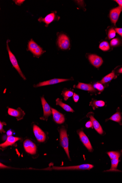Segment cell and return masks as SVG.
<instances>
[{"label":"cell","instance_id":"cell-19","mask_svg":"<svg viewBox=\"0 0 122 183\" xmlns=\"http://www.w3.org/2000/svg\"><path fill=\"white\" fill-rule=\"evenodd\" d=\"M119 162V159H111V169L107 170L106 172H119L120 171L117 169L118 165Z\"/></svg>","mask_w":122,"mask_h":183},{"label":"cell","instance_id":"cell-25","mask_svg":"<svg viewBox=\"0 0 122 183\" xmlns=\"http://www.w3.org/2000/svg\"><path fill=\"white\" fill-rule=\"evenodd\" d=\"M111 159H119L120 156V153L117 151H110L107 153Z\"/></svg>","mask_w":122,"mask_h":183},{"label":"cell","instance_id":"cell-37","mask_svg":"<svg viewBox=\"0 0 122 183\" xmlns=\"http://www.w3.org/2000/svg\"><path fill=\"white\" fill-rule=\"evenodd\" d=\"M7 133L8 136H12V135H13V132L10 130H8Z\"/></svg>","mask_w":122,"mask_h":183},{"label":"cell","instance_id":"cell-30","mask_svg":"<svg viewBox=\"0 0 122 183\" xmlns=\"http://www.w3.org/2000/svg\"><path fill=\"white\" fill-rule=\"evenodd\" d=\"M95 88L100 91H102L104 89V87L103 85L100 83H97L94 85Z\"/></svg>","mask_w":122,"mask_h":183},{"label":"cell","instance_id":"cell-12","mask_svg":"<svg viewBox=\"0 0 122 183\" xmlns=\"http://www.w3.org/2000/svg\"><path fill=\"white\" fill-rule=\"evenodd\" d=\"M53 115V119L54 121L58 124H62L65 121V117L63 114L60 113L56 110L51 108Z\"/></svg>","mask_w":122,"mask_h":183},{"label":"cell","instance_id":"cell-31","mask_svg":"<svg viewBox=\"0 0 122 183\" xmlns=\"http://www.w3.org/2000/svg\"><path fill=\"white\" fill-rule=\"evenodd\" d=\"M4 125H7V124L5 122H0V132L1 133H5V131L3 129V126Z\"/></svg>","mask_w":122,"mask_h":183},{"label":"cell","instance_id":"cell-24","mask_svg":"<svg viewBox=\"0 0 122 183\" xmlns=\"http://www.w3.org/2000/svg\"><path fill=\"white\" fill-rule=\"evenodd\" d=\"M90 105L92 106L94 109L95 108L103 107L105 105V103L104 101L101 100L94 101H93L92 103H91Z\"/></svg>","mask_w":122,"mask_h":183},{"label":"cell","instance_id":"cell-29","mask_svg":"<svg viewBox=\"0 0 122 183\" xmlns=\"http://www.w3.org/2000/svg\"><path fill=\"white\" fill-rule=\"evenodd\" d=\"M116 32L113 28H111L109 31L108 33V37L109 39H113L115 37Z\"/></svg>","mask_w":122,"mask_h":183},{"label":"cell","instance_id":"cell-5","mask_svg":"<svg viewBox=\"0 0 122 183\" xmlns=\"http://www.w3.org/2000/svg\"><path fill=\"white\" fill-rule=\"evenodd\" d=\"M41 103L43 106L44 114L43 117L40 118V119L42 120H46L47 121L49 116L52 114L51 108L48 103L47 102L44 97L41 98Z\"/></svg>","mask_w":122,"mask_h":183},{"label":"cell","instance_id":"cell-28","mask_svg":"<svg viewBox=\"0 0 122 183\" xmlns=\"http://www.w3.org/2000/svg\"><path fill=\"white\" fill-rule=\"evenodd\" d=\"M120 43V39L118 38L113 39L111 41L110 44L111 46L115 47L118 46Z\"/></svg>","mask_w":122,"mask_h":183},{"label":"cell","instance_id":"cell-11","mask_svg":"<svg viewBox=\"0 0 122 183\" xmlns=\"http://www.w3.org/2000/svg\"><path fill=\"white\" fill-rule=\"evenodd\" d=\"M88 60L93 66L98 68L102 65L103 60L102 58L98 55L91 54L88 56Z\"/></svg>","mask_w":122,"mask_h":183},{"label":"cell","instance_id":"cell-9","mask_svg":"<svg viewBox=\"0 0 122 183\" xmlns=\"http://www.w3.org/2000/svg\"><path fill=\"white\" fill-rule=\"evenodd\" d=\"M122 11V8L120 6L111 10L110 12V18L112 23L115 25Z\"/></svg>","mask_w":122,"mask_h":183},{"label":"cell","instance_id":"cell-34","mask_svg":"<svg viewBox=\"0 0 122 183\" xmlns=\"http://www.w3.org/2000/svg\"><path fill=\"white\" fill-rule=\"evenodd\" d=\"M115 30L118 34L122 37V28H116L115 29Z\"/></svg>","mask_w":122,"mask_h":183},{"label":"cell","instance_id":"cell-16","mask_svg":"<svg viewBox=\"0 0 122 183\" xmlns=\"http://www.w3.org/2000/svg\"><path fill=\"white\" fill-rule=\"evenodd\" d=\"M76 88L82 90L90 91V92H95L96 91L92 85L82 83H79L78 85L76 86Z\"/></svg>","mask_w":122,"mask_h":183},{"label":"cell","instance_id":"cell-18","mask_svg":"<svg viewBox=\"0 0 122 183\" xmlns=\"http://www.w3.org/2000/svg\"><path fill=\"white\" fill-rule=\"evenodd\" d=\"M56 105H59L63 108L65 111L68 112H74V111L72 108L66 104L62 102V99L57 98L56 100Z\"/></svg>","mask_w":122,"mask_h":183},{"label":"cell","instance_id":"cell-2","mask_svg":"<svg viewBox=\"0 0 122 183\" xmlns=\"http://www.w3.org/2000/svg\"><path fill=\"white\" fill-rule=\"evenodd\" d=\"M60 143L66 152L68 158L70 159L69 149V139H68L67 130L64 128H62L60 131Z\"/></svg>","mask_w":122,"mask_h":183},{"label":"cell","instance_id":"cell-38","mask_svg":"<svg viewBox=\"0 0 122 183\" xmlns=\"http://www.w3.org/2000/svg\"><path fill=\"white\" fill-rule=\"evenodd\" d=\"M0 167H1V168H3H3H8L9 167H7V166L4 165L3 164L1 163V164H0Z\"/></svg>","mask_w":122,"mask_h":183},{"label":"cell","instance_id":"cell-13","mask_svg":"<svg viewBox=\"0 0 122 183\" xmlns=\"http://www.w3.org/2000/svg\"><path fill=\"white\" fill-rule=\"evenodd\" d=\"M69 80V79H52V80L39 83L38 85H35L34 87H39L47 86V85H52Z\"/></svg>","mask_w":122,"mask_h":183},{"label":"cell","instance_id":"cell-15","mask_svg":"<svg viewBox=\"0 0 122 183\" xmlns=\"http://www.w3.org/2000/svg\"><path fill=\"white\" fill-rule=\"evenodd\" d=\"M56 19V15L55 12H52L50 14H48L46 17L44 18L40 17L38 19V21L40 22H44L45 23L46 25L45 26L47 27L48 25L55 21Z\"/></svg>","mask_w":122,"mask_h":183},{"label":"cell","instance_id":"cell-26","mask_svg":"<svg viewBox=\"0 0 122 183\" xmlns=\"http://www.w3.org/2000/svg\"><path fill=\"white\" fill-rule=\"evenodd\" d=\"M74 93L73 91L70 90H66L63 91L62 95L65 101H67L70 97L73 96Z\"/></svg>","mask_w":122,"mask_h":183},{"label":"cell","instance_id":"cell-8","mask_svg":"<svg viewBox=\"0 0 122 183\" xmlns=\"http://www.w3.org/2000/svg\"><path fill=\"white\" fill-rule=\"evenodd\" d=\"M8 113L9 115L16 117L18 121L22 119L25 114L24 112L20 108L17 109L9 108L8 110Z\"/></svg>","mask_w":122,"mask_h":183},{"label":"cell","instance_id":"cell-17","mask_svg":"<svg viewBox=\"0 0 122 183\" xmlns=\"http://www.w3.org/2000/svg\"><path fill=\"white\" fill-rule=\"evenodd\" d=\"M88 117L90 118L91 121H92L93 126L95 130L97 131V132L99 134L102 135L103 134V131L102 127H101L100 123L92 115H89Z\"/></svg>","mask_w":122,"mask_h":183},{"label":"cell","instance_id":"cell-14","mask_svg":"<svg viewBox=\"0 0 122 183\" xmlns=\"http://www.w3.org/2000/svg\"><path fill=\"white\" fill-rule=\"evenodd\" d=\"M20 138L18 137H14L12 136H8L5 142L2 143L0 145V146L2 148L4 149L5 148L11 145H13L17 141L20 140Z\"/></svg>","mask_w":122,"mask_h":183},{"label":"cell","instance_id":"cell-39","mask_svg":"<svg viewBox=\"0 0 122 183\" xmlns=\"http://www.w3.org/2000/svg\"><path fill=\"white\" fill-rule=\"evenodd\" d=\"M118 72L120 73H122V67L119 70Z\"/></svg>","mask_w":122,"mask_h":183},{"label":"cell","instance_id":"cell-33","mask_svg":"<svg viewBox=\"0 0 122 183\" xmlns=\"http://www.w3.org/2000/svg\"><path fill=\"white\" fill-rule=\"evenodd\" d=\"M85 126L86 128H92L93 126V123L91 121H88V122H86V123L85 125Z\"/></svg>","mask_w":122,"mask_h":183},{"label":"cell","instance_id":"cell-23","mask_svg":"<svg viewBox=\"0 0 122 183\" xmlns=\"http://www.w3.org/2000/svg\"><path fill=\"white\" fill-rule=\"evenodd\" d=\"M39 46L32 39H31L28 43V50L32 53Z\"/></svg>","mask_w":122,"mask_h":183},{"label":"cell","instance_id":"cell-35","mask_svg":"<svg viewBox=\"0 0 122 183\" xmlns=\"http://www.w3.org/2000/svg\"><path fill=\"white\" fill-rule=\"evenodd\" d=\"M15 2L16 5H21L25 1H21V0H20V1H14Z\"/></svg>","mask_w":122,"mask_h":183},{"label":"cell","instance_id":"cell-4","mask_svg":"<svg viewBox=\"0 0 122 183\" xmlns=\"http://www.w3.org/2000/svg\"><path fill=\"white\" fill-rule=\"evenodd\" d=\"M57 43L60 48L63 50L69 49L70 47V40L67 35L62 34L60 35L57 40Z\"/></svg>","mask_w":122,"mask_h":183},{"label":"cell","instance_id":"cell-3","mask_svg":"<svg viewBox=\"0 0 122 183\" xmlns=\"http://www.w3.org/2000/svg\"><path fill=\"white\" fill-rule=\"evenodd\" d=\"M9 40H7V50L9 53V58L10 61L11 62L12 65L14 68H16V69L17 71L20 76H21V77L24 79V80H26V78L25 76L23 74L21 70H20V68L18 65L17 60H16L15 56L14 55V54L12 53V52L10 51L9 48V45H8V43H9Z\"/></svg>","mask_w":122,"mask_h":183},{"label":"cell","instance_id":"cell-21","mask_svg":"<svg viewBox=\"0 0 122 183\" xmlns=\"http://www.w3.org/2000/svg\"><path fill=\"white\" fill-rule=\"evenodd\" d=\"M115 122H120L121 121L122 117L120 112H117L111 116L109 119Z\"/></svg>","mask_w":122,"mask_h":183},{"label":"cell","instance_id":"cell-22","mask_svg":"<svg viewBox=\"0 0 122 183\" xmlns=\"http://www.w3.org/2000/svg\"><path fill=\"white\" fill-rule=\"evenodd\" d=\"M99 48L103 51H109L110 49V47L108 42L107 41H103L99 45Z\"/></svg>","mask_w":122,"mask_h":183},{"label":"cell","instance_id":"cell-10","mask_svg":"<svg viewBox=\"0 0 122 183\" xmlns=\"http://www.w3.org/2000/svg\"><path fill=\"white\" fill-rule=\"evenodd\" d=\"M78 134L82 142L89 151L92 152L93 149L90 141L89 140L87 136L84 134L83 130H79L78 132Z\"/></svg>","mask_w":122,"mask_h":183},{"label":"cell","instance_id":"cell-32","mask_svg":"<svg viewBox=\"0 0 122 183\" xmlns=\"http://www.w3.org/2000/svg\"><path fill=\"white\" fill-rule=\"evenodd\" d=\"M73 98L74 101L76 103L78 102L79 100V95L76 94L75 93H74V94L73 96Z\"/></svg>","mask_w":122,"mask_h":183},{"label":"cell","instance_id":"cell-6","mask_svg":"<svg viewBox=\"0 0 122 183\" xmlns=\"http://www.w3.org/2000/svg\"><path fill=\"white\" fill-rule=\"evenodd\" d=\"M24 147L27 153L31 155H34L37 153V148L36 144L32 141L26 139L24 142Z\"/></svg>","mask_w":122,"mask_h":183},{"label":"cell","instance_id":"cell-7","mask_svg":"<svg viewBox=\"0 0 122 183\" xmlns=\"http://www.w3.org/2000/svg\"><path fill=\"white\" fill-rule=\"evenodd\" d=\"M34 136L38 142L40 143L44 142L46 139V135L43 131L38 126L34 125L33 126Z\"/></svg>","mask_w":122,"mask_h":183},{"label":"cell","instance_id":"cell-27","mask_svg":"<svg viewBox=\"0 0 122 183\" xmlns=\"http://www.w3.org/2000/svg\"><path fill=\"white\" fill-rule=\"evenodd\" d=\"M44 53L42 48L40 47H38V48L34 50V51L32 52V53L36 57H40V55Z\"/></svg>","mask_w":122,"mask_h":183},{"label":"cell","instance_id":"cell-1","mask_svg":"<svg viewBox=\"0 0 122 183\" xmlns=\"http://www.w3.org/2000/svg\"><path fill=\"white\" fill-rule=\"evenodd\" d=\"M94 166L90 164H83L78 166H67V167H56L53 166L51 167H48L41 170H89L93 168Z\"/></svg>","mask_w":122,"mask_h":183},{"label":"cell","instance_id":"cell-20","mask_svg":"<svg viewBox=\"0 0 122 183\" xmlns=\"http://www.w3.org/2000/svg\"><path fill=\"white\" fill-rule=\"evenodd\" d=\"M115 77V73L114 71H113L111 73L105 76L101 81V83L102 84H106L107 83L110 82Z\"/></svg>","mask_w":122,"mask_h":183},{"label":"cell","instance_id":"cell-36","mask_svg":"<svg viewBox=\"0 0 122 183\" xmlns=\"http://www.w3.org/2000/svg\"><path fill=\"white\" fill-rule=\"evenodd\" d=\"M119 4V6L122 8V0H115V1Z\"/></svg>","mask_w":122,"mask_h":183}]
</instances>
